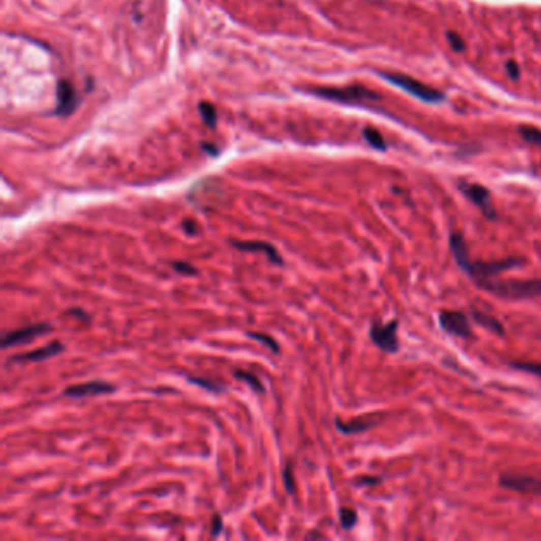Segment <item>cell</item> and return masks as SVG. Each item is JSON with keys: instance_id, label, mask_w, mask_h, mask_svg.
<instances>
[{"instance_id": "obj_6", "label": "cell", "mask_w": 541, "mask_h": 541, "mask_svg": "<svg viewBox=\"0 0 541 541\" xmlns=\"http://www.w3.org/2000/svg\"><path fill=\"white\" fill-rule=\"evenodd\" d=\"M438 322H440V327L443 328V330L453 337H459V338H471L473 337L471 324L464 311L443 310L438 314Z\"/></svg>"}, {"instance_id": "obj_8", "label": "cell", "mask_w": 541, "mask_h": 541, "mask_svg": "<svg viewBox=\"0 0 541 541\" xmlns=\"http://www.w3.org/2000/svg\"><path fill=\"white\" fill-rule=\"evenodd\" d=\"M52 330V327L46 322L42 324H34V325H27L22 327L19 330H13L10 334H5L2 338V348L7 349L10 346H18V345H24V343H29L32 340H35L37 337L45 335L48 332Z\"/></svg>"}, {"instance_id": "obj_1", "label": "cell", "mask_w": 541, "mask_h": 541, "mask_svg": "<svg viewBox=\"0 0 541 541\" xmlns=\"http://www.w3.org/2000/svg\"><path fill=\"white\" fill-rule=\"evenodd\" d=\"M449 248L453 251V256L457 262V265L460 267V270L467 273L474 283H479L484 280H492L495 275H498L501 272L514 268V267H521L525 263L524 259H518V257H506V259H500V260H494V262L471 260L467 242L464 238V235L459 232H451Z\"/></svg>"}, {"instance_id": "obj_28", "label": "cell", "mask_w": 541, "mask_h": 541, "mask_svg": "<svg viewBox=\"0 0 541 541\" xmlns=\"http://www.w3.org/2000/svg\"><path fill=\"white\" fill-rule=\"evenodd\" d=\"M183 229H184V232L189 233V235H197V233H199V230H197V227H195V222L188 221V219L183 222Z\"/></svg>"}, {"instance_id": "obj_17", "label": "cell", "mask_w": 541, "mask_h": 541, "mask_svg": "<svg viewBox=\"0 0 541 541\" xmlns=\"http://www.w3.org/2000/svg\"><path fill=\"white\" fill-rule=\"evenodd\" d=\"M248 337H249V338H253V340H256V341H259V343H262L263 346H268V348L272 349V352H275V354H278V352H280V345H278V343H276V341H275L270 335H267V334L248 332Z\"/></svg>"}, {"instance_id": "obj_25", "label": "cell", "mask_w": 541, "mask_h": 541, "mask_svg": "<svg viewBox=\"0 0 541 541\" xmlns=\"http://www.w3.org/2000/svg\"><path fill=\"white\" fill-rule=\"evenodd\" d=\"M171 267H173L176 272L183 273V275H197V268L194 265H191L189 262L175 260V262H171Z\"/></svg>"}, {"instance_id": "obj_21", "label": "cell", "mask_w": 541, "mask_h": 541, "mask_svg": "<svg viewBox=\"0 0 541 541\" xmlns=\"http://www.w3.org/2000/svg\"><path fill=\"white\" fill-rule=\"evenodd\" d=\"M509 365L513 368H516V370L529 372V373L541 378V364H538V362H509Z\"/></svg>"}, {"instance_id": "obj_19", "label": "cell", "mask_w": 541, "mask_h": 541, "mask_svg": "<svg viewBox=\"0 0 541 541\" xmlns=\"http://www.w3.org/2000/svg\"><path fill=\"white\" fill-rule=\"evenodd\" d=\"M340 522L343 529H352L357 524V513L351 508H340Z\"/></svg>"}, {"instance_id": "obj_18", "label": "cell", "mask_w": 541, "mask_h": 541, "mask_svg": "<svg viewBox=\"0 0 541 541\" xmlns=\"http://www.w3.org/2000/svg\"><path fill=\"white\" fill-rule=\"evenodd\" d=\"M233 376H235L236 379H243L245 382H248V384H249L251 387H253L256 392H263V384H262V382L259 381V378H257V376L251 375V373H248V372H243V370H236V372H233Z\"/></svg>"}, {"instance_id": "obj_15", "label": "cell", "mask_w": 541, "mask_h": 541, "mask_svg": "<svg viewBox=\"0 0 541 541\" xmlns=\"http://www.w3.org/2000/svg\"><path fill=\"white\" fill-rule=\"evenodd\" d=\"M473 319L476 321L481 327L484 328H489L491 332L497 334V335H505V327L503 324H501L498 319H495L494 316L487 314V313H483L479 310L474 308L473 310Z\"/></svg>"}, {"instance_id": "obj_12", "label": "cell", "mask_w": 541, "mask_h": 541, "mask_svg": "<svg viewBox=\"0 0 541 541\" xmlns=\"http://www.w3.org/2000/svg\"><path fill=\"white\" fill-rule=\"evenodd\" d=\"M62 351H64L62 343L52 341V343H49V345H45V346L38 348V349H34L31 352L15 355V357L10 359V362H42V360H46L49 357H54V355L61 354Z\"/></svg>"}, {"instance_id": "obj_31", "label": "cell", "mask_w": 541, "mask_h": 541, "mask_svg": "<svg viewBox=\"0 0 541 541\" xmlns=\"http://www.w3.org/2000/svg\"><path fill=\"white\" fill-rule=\"evenodd\" d=\"M376 483H379V479L373 476H364L357 481V484H376Z\"/></svg>"}, {"instance_id": "obj_22", "label": "cell", "mask_w": 541, "mask_h": 541, "mask_svg": "<svg viewBox=\"0 0 541 541\" xmlns=\"http://www.w3.org/2000/svg\"><path fill=\"white\" fill-rule=\"evenodd\" d=\"M199 110H200V114L203 117V121L208 126H215L216 124V110H215L213 105H209L208 102H202Z\"/></svg>"}, {"instance_id": "obj_11", "label": "cell", "mask_w": 541, "mask_h": 541, "mask_svg": "<svg viewBox=\"0 0 541 541\" xmlns=\"http://www.w3.org/2000/svg\"><path fill=\"white\" fill-rule=\"evenodd\" d=\"M381 419H382V414H365V416H360V417L351 419L348 422L337 417L335 419V426H337V429L341 433L352 435V433H360V432H365L368 429L378 426L381 422Z\"/></svg>"}, {"instance_id": "obj_24", "label": "cell", "mask_w": 541, "mask_h": 541, "mask_svg": "<svg viewBox=\"0 0 541 541\" xmlns=\"http://www.w3.org/2000/svg\"><path fill=\"white\" fill-rule=\"evenodd\" d=\"M446 38H447V42H449V45L453 46V49L454 51H464L465 49V42H464V38H462L457 32H446Z\"/></svg>"}, {"instance_id": "obj_10", "label": "cell", "mask_w": 541, "mask_h": 541, "mask_svg": "<svg viewBox=\"0 0 541 541\" xmlns=\"http://www.w3.org/2000/svg\"><path fill=\"white\" fill-rule=\"evenodd\" d=\"M114 390V386L105 381H89V382H81V384H73L69 386L64 390L67 397H91V395H100V394H111Z\"/></svg>"}, {"instance_id": "obj_27", "label": "cell", "mask_w": 541, "mask_h": 541, "mask_svg": "<svg viewBox=\"0 0 541 541\" xmlns=\"http://www.w3.org/2000/svg\"><path fill=\"white\" fill-rule=\"evenodd\" d=\"M506 70H508L509 76L514 78V80H516V78H519V65L514 62V61H508V62H506Z\"/></svg>"}, {"instance_id": "obj_9", "label": "cell", "mask_w": 541, "mask_h": 541, "mask_svg": "<svg viewBox=\"0 0 541 541\" xmlns=\"http://www.w3.org/2000/svg\"><path fill=\"white\" fill-rule=\"evenodd\" d=\"M498 483L500 486L516 492L541 495V479L535 476H529V474H518V473L501 474Z\"/></svg>"}, {"instance_id": "obj_20", "label": "cell", "mask_w": 541, "mask_h": 541, "mask_svg": "<svg viewBox=\"0 0 541 541\" xmlns=\"http://www.w3.org/2000/svg\"><path fill=\"white\" fill-rule=\"evenodd\" d=\"M519 132H521V135H522V138L525 141L533 143V144H536V146H541V130L539 129L522 126L519 129Z\"/></svg>"}, {"instance_id": "obj_14", "label": "cell", "mask_w": 541, "mask_h": 541, "mask_svg": "<svg viewBox=\"0 0 541 541\" xmlns=\"http://www.w3.org/2000/svg\"><path fill=\"white\" fill-rule=\"evenodd\" d=\"M76 107L75 89L67 80H61L57 84V113L69 116Z\"/></svg>"}, {"instance_id": "obj_5", "label": "cell", "mask_w": 541, "mask_h": 541, "mask_svg": "<svg viewBox=\"0 0 541 541\" xmlns=\"http://www.w3.org/2000/svg\"><path fill=\"white\" fill-rule=\"evenodd\" d=\"M397 330L399 322L395 319L390 322H381L376 319L370 325V338L379 349L386 352H397L400 348Z\"/></svg>"}, {"instance_id": "obj_29", "label": "cell", "mask_w": 541, "mask_h": 541, "mask_svg": "<svg viewBox=\"0 0 541 541\" xmlns=\"http://www.w3.org/2000/svg\"><path fill=\"white\" fill-rule=\"evenodd\" d=\"M221 527H222V519H221L219 514H215V518H213V532H211V535H213V536L219 535Z\"/></svg>"}, {"instance_id": "obj_16", "label": "cell", "mask_w": 541, "mask_h": 541, "mask_svg": "<svg viewBox=\"0 0 541 541\" xmlns=\"http://www.w3.org/2000/svg\"><path fill=\"white\" fill-rule=\"evenodd\" d=\"M364 137H365V140L370 143L373 148H376V149H386V148H387V144H386L384 138H382V135L379 134L376 129H372V127L365 129V130H364Z\"/></svg>"}, {"instance_id": "obj_4", "label": "cell", "mask_w": 541, "mask_h": 541, "mask_svg": "<svg viewBox=\"0 0 541 541\" xmlns=\"http://www.w3.org/2000/svg\"><path fill=\"white\" fill-rule=\"evenodd\" d=\"M316 94L330 99L340 103H365L372 100H379L381 97L376 92L367 89L364 86H349V87H319L314 91Z\"/></svg>"}, {"instance_id": "obj_26", "label": "cell", "mask_w": 541, "mask_h": 541, "mask_svg": "<svg viewBox=\"0 0 541 541\" xmlns=\"http://www.w3.org/2000/svg\"><path fill=\"white\" fill-rule=\"evenodd\" d=\"M283 479H284V486L287 492H294L295 486H294V476H292V467L291 464H287L286 468L283 470Z\"/></svg>"}, {"instance_id": "obj_2", "label": "cell", "mask_w": 541, "mask_h": 541, "mask_svg": "<svg viewBox=\"0 0 541 541\" xmlns=\"http://www.w3.org/2000/svg\"><path fill=\"white\" fill-rule=\"evenodd\" d=\"M476 284L484 291L501 298L519 300L541 297V280H484Z\"/></svg>"}, {"instance_id": "obj_3", "label": "cell", "mask_w": 541, "mask_h": 541, "mask_svg": "<svg viewBox=\"0 0 541 541\" xmlns=\"http://www.w3.org/2000/svg\"><path fill=\"white\" fill-rule=\"evenodd\" d=\"M379 75L382 78H386L387 81H390L392 84L402 87L403 91H406L408 94H411L420 100L424 102H429V103H437V102H441L444 99L443 92L435 89V87H430L424 83L417 81L416 78H411L408 76L405 73H395V72H379Z\"/></svg>"}, {"instance_id": "obj_13", "label": "cell", "mask_w": 541, "mask_h": 541, "mask_svg": "<svg viewBox=\"0 0 541 541\" xmlns=\"http://www.w3.org/2000/svg\"><path fill=\"white\" fill-rule=\"evenodd\" d=\"M232 245L240 249V251H246V253H263L273 263H278V265H283V257L281 254L276 251V248L267 242H232Z\"/></svg>"}, {"instance_id": "obj_23", "label": "cell", "mask_w": 541, "mask_h": 541, "mask_svg": "<svg viewBox=\"0 0 541 541\" xmlns=\"http://www.w3.org/2000/svg\"><path fill=\"white\" fill-rule=\"evenodd\" d=\"M188 381H189V382H194V384H197V386H200V387H203V389H208V390H211V392H221V390H222V386L216 384V382H213V381H209V379H203V378H194V376H189V378H188Z\"/></svg>"}, {"instance_id": "obj_30", "label": "cell", "mask_w": 541, "mask_h": 541, "mask_svg": "<svg viewBox=\"0 0 541 541\" xmlns=\"http://www.w3.org/2000/svg\"><path fill=\"white\" fill-rule=\"evenodd\" d=\"M70 314L78 316V318H81V319H84V321H89V314H86L83 310H76V308H73V310H70Z\"/></svg>"}, {"instance_id": "obj_7", "label": "cell", "mask_w": 541, "mask_h": 541, "mask_svg": "<svg viewBox=\"0 0 541 541\" xmlns=\"http://www.w3.org/2000/svg\"><path fill=\"white\" fill-rule=\"evenodd\" d=\"M459 188L474 205L483 211V215L487 219H491V221L497 219V211L492 205L491 194L484 186H481V184H471V183H460Z\"/></svg>"}]
</instances>
